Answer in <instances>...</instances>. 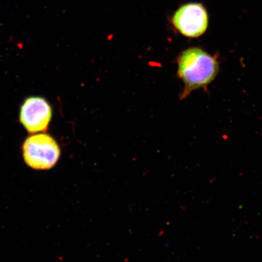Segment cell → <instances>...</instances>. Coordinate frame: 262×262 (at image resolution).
<instances>
[{"label": "cell", "mask_w": 262, "mask_h": 262, "mask_svg": "<svg viewBox=\"0 0 262 262\" xmlns=\"http://www.w3.org/2000/svg\"><path fill=\"white\" fill-rule=\"evenodd\" d=\"M51 118V107L44 98H28L23 104L19 119L29 133L47 130Z\"/></svg>", "instance_id": "cell-4"}, {"label": "cell", "mask_w": 262, "mask_h": 262, "mask_svg": "<svg viewBox=\"0 0 262 262\" xmlns=\"http://www.w3.org/2000/svg\"><path fill=\"white\" fill-rule=\"evenodd\" d=\"M178 75L185 89L181 97L184 98L192 91L204 88L217 76V60L201 48H191L183 51L178 58Z\"/></svg>", "instance_id": "cell-1"}, {"label": "cell", "mask_w": 262, "mask_h": 262, "mask_svg": "<svg viewBox=\"0 0 262 262\" xmlns=\"http://www.w3.org/2000/svg\"><path fill=\"white\" fill-rule=\"evenodd\" d=\"M175 28L186 37L195 38L204 34L208 25L206 9L199 3L182 6L172 18Z\"/></svg>", "instance_id": "cell-3"}, {"label": "cell", "mask_w": 262, "mask_h": 262, "mask_svg": "<svg viewBox=\"0 0 262 262\" xmlns=\"http://www.w3.org/2000/svg\"><path fill=\"white\" fill-rule=\"evenodd\" d=\"M25 162L31 168L47 170L58 162L60 150L55 140L46 134H38L29 137L23 145Z\"/></svg>", "instance_id": "cell-2"}]
</instances>
